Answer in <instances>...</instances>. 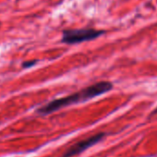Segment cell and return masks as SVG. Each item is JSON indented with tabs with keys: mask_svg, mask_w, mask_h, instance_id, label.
Returning a JSON list of instances; mask_svg holds the SVG:
<instances>
[{
	"mask_svg": "<svg viewBox=\"0 0 157 157\" xmlns=\"http://www.w3.org/2000/svg\"><path fill=\"white\" fill-rule=\"evenodd\" d=\"M112 89L113 84L110 82H99L70 95L53 100L43 105L42 107L38 108L36 112L40 115H48L71 105L85 102L104 94H106Z\"/></svg>",
	"mask_w": 157,
	"mask_h": 157,
	"instance_id": "6da1fadb",
	"label": "cell"
},
{
	"mask_svg": "<svg viewBox=\"0 0 157 157\" xmlns=\"http://www.w3.org/2000/svg\"><path fill=\"white\" fill-rule=\"evenodd\" d=\"M105 31L96 30L94 28H84V29H72L65 30L62 33L61 42L67 44H76L83 42L93 41L100 36L104 35Z\"/></svg>",
	"mask_w": 157,
	"mask_h": 157,
	"instance_id": "7a4b0ae2",
	"label": "cell"
},
{
	"mask_svg": "<svg viewBox=\"0 0 157 157\" xmlns=\"http://www.w3.org/2000/svg\"><path fill=\"white\" fill-rule=\"evenodd\" d=\"M105 136V133L101 132L98 134H95L94 136H91L82 141H78L76 144H74L73 146H71L68 150H67V151L63 154L62 157H72L75 155H78L82 153V151H86L87 149L93 147L94 145L97 144L98 142H100Z\"/></svg>",
	"mask_w": 157,
	"mask_h": 157,
	"instance_id": "3957f363",
	"label": "cell"
},
{
	"mask_svg": "<svg viewBox=\"0 0 157 157\" xmlns=\"http://www.w3.org/2000/svg\"><path fill=\"white\" fill-rule=\"evenodd\" d=\"M36 63H37V60H29V61L23 62L21 66H22L23 68H28V67H31L34 66Z\"/></svg>",
	"mask_w": 157,
	"mask_h": 157,
	"instance_id": "277c9868",
	"label": "cell"
},
{
	"mask_svg": "<svg viewBox=\"0 0 157 157\" xmlns=\"http://www.w3.org/2000/svg\"><path fill=\"white\" fill-rule=\"evenodd\" d=\"M155 114H157V108L153 111V112H151V116H153V115H155Z\"/></svg>",
	"mask_w": 157,
	"mask_h": 157,
	"instance_id": "5b68a950",
	"label": "cell"
}]
</instances>
